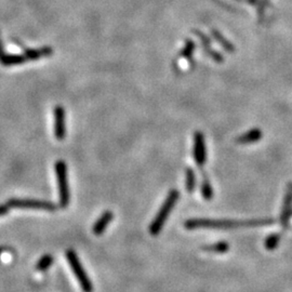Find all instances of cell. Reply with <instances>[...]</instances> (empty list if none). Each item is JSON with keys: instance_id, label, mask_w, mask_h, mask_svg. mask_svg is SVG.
Returning a JSON list of instances; mask_svg holds the SVG:
<instances>
[{"instance_id": "1", "label": "cell", "mask_w": 292, "mask_h": 292, "mask_svg": "<svg viewBox=\"0 0 292 292\" xmlns=\"http://www.w3.org/2000/svg\"><path fill=\"white\" fill-rule=\"evenodd\" d=\"M274 223L271 219H260V220L249 221H233V220H211V219H191L185 222L186 230H198V228H208V230H234L240 227H255L269 225Z\"/></svg>"}, {"instance_id": "2", "label": "cell", "mask_w": 292, "mask_h": 292, "mask_svg": "<svg viewBox=\"0 0 292 292\" xmlns=\"http://www.w3.org/2000/svg\"><path fill=\"white\" fill-rule=\"evenodd\" d=\"M179 198L180 192L178 189H171V191L169 192L167 198L164 199L163 206L160 207L158 213L156 214L154 221L150 223L149 225V233L152 234L153 236L158 235V234L163 231L164 223L167 221L169 214L171 213L175 203L179 201Z\"/></svg>"}, {"instance_id": "3", "label": "cell", "mask_w": 292, "mask_h": 292, "mask_svg": "<svg viewBox=\"0 0 292 292\" xmlns=\"http://www.w3.org/2000/svg\"><path fill=\"white\" fill-rule=\"evenodd\" d=\"M66 259L70 263V266L74 273L78 282L80 284L81 289L84 292H92L93 291V285H92L91 280L88 277L87 273L85 272L84 266L81 265L80 260L78 259L76 252L74 250H67L66 251Z\"/></svg>"}, {"instance_id": "4", "label": "cell", "mask_w": 292, "mask_h": 292, "mask_svg": "<svg viewBox=\"0 0 292 292\" xmlns=\"http://www.w3.org/2000/svg\"><path fill=\"white\" fill-rule=\"evenodd\" d=\"M55 170L58 183V194H60V206L62 208H66L70 203L71 195L70 187H68V179H67V165L63 160H58L55 164Z\"/></svg>"}, {"instance_id": "5", "label": "cell", "mask_w": 292, "mask_h": 292, "mask_svg": "<svg viewBox=\"0 0 292 292\" xmlns=\"http://www.w3.org/2000/svg\"><path fill=\"white\" fill-rule=\"evenodd\" d=\"M10 207L13 208H23V209H42L47 211H56V204L51 201H36V199H10L8 201Z\"/></svg>"}, {"instance_id": "6", "label": "cell", "mask_w": 292, "mask_h": 292, "mask_svg": "<svg viewBox=\"0 0 292 292\" xmlns=\"http://www.w3.org/2000/svg\"><path fill=\"white\" fill-rule=\"evenodd\" d=\"M193 157L198 167H202L207 163V147L204 135L201 131L194 133V146H193Z\"/></svg>"}, {"instance_id": "7", "label": "cell", "mask_w": 292, "mask_h": 292, "mask_svg": "<svg viewBox=\"0 0 292 292\" xmlns=\"http://www.w3.org/2000/svg\"><path fill=\"white\" fill-rule=\"evenodd\" d=\"M66 113L61 105H57L53 110V118H55V136L62 141L66 138Z\"/></svg>"}, {"instance_id": "8", "label": "cell", "mask_w": 292, "mask_h": 292, "mask_svg": "<svg viewBox=\"0 0 292 292\" xmlns=\"http://www.w3.org/2000/svg\"><path fill=\"white\" fill-rule=\"evenodd\" d=\"M26 61L28 60L24 55H10L4 51L1 39H0V64L3 66H14L24 64Z\"/></svg>"}, {"instance_id": "9", "label": "cell", "mask_w": 292, "mask_h": 292, "mask_svg": "<svg viewBox=\"0 0 292 292\" xmlns=\"http://www.w3.org/2000/svg\"><path fill=\"white\" fill-rule=\"evenodd\" d=\"M291 213H292V183H289L288 186H287L285 201H284V206H282V211L280 216V221L284 226H287V224H288Z\"/></svg>"}, {"instance_id": "10", "label": "cell", "mask_w": 292, "mask_h": 292, "mask_svg": "<svg viewBox=\"0 0 292 292\" xmlns=\"http://www.w3.org/2000/svg\"><path fill=\"white\" fill-rule=\"evenodd\" d=\"M113 219H114L113 212L110 210L105 211L99 219H97V221L94 223L92 231H93V233L97 236L102 235V234H103L104 231L106 230V227L109 226V224L113 221Z\"/></svg>"}, {"instance_id": "11", "label": "cell", "mask_w": 292, "mask_h": 292, "mask_svg": "<svg viewBox=\"0 0 292 292\" xmlns=\"http://www.w3.org/2000/svg\"><path fill=\"white\" fill-rule=\"evenodd\" d=\"M261 138H262V131L259 128H253L248 131V132L238 136L236 139V142L241 145H247V144L259 142Z\"/></svg>"}, {"instance_id": "12", "label": "cell", "mask_w": 292, "mask_h": 292, "mask_svg": "<svg viewBox=\"0 0 292 292\" xmlns=\"http://www.w3.org/2000/svg\"><path fill=\"white\" fill-rule=\"evenodd\" d=\"M53 50L51 47H42L40 49H25L24 55L27 57V60L35 61L38 58L41 57H47L52 55Z\"/></svg>"}, {"instance_id": "13", "label": "cell", "mask_w": 292, "mask_h": 292, "mask_svg": "<svg viewBox=\"0 0 292 292\" xmlns=\"http://www.w3.org/2000/svg\"><path fill=\"white\" fill-rule=\"evenodd\" d=\"M211 35H212L214 40H216L218 43H220L224 50L227 51V52H231V53L235 51V47H234L233 43L230 40H228V39H226L225 37H224L223 34L221 32H219L218 29L212 28L211 29Z\"/></svg>"}, {"instance_id": "14", "label": "cell", "mask_w": 292, "mask_h": 292, "mask_svg": "<svg viewBox=\"0 0 292 292\" xmlns=\"http://www.w3.org/2000/svg\"><path fill=\"white\" fill-rule=\"evenodd\" d=\"M201 192L202 198L206 199V201H211L214 196L213 187L210 183V180H209V178L207 177L206 172L202 173V182H201Z\"/></svg>"}, {"instance_id": "15", "label": "cell", "mask_w": 292, "mask_h": 292, "mask_svg": "<svg viewBox=\"0 0 292 292\" xmlns=\"http://www.w3.org/2000/svg\"><path fill=\"white\" fill-rule=\"evenodd\" d=\"M196 187V173L192 168L185 170V188L188 193H193Z\"/></svg>"}, {"instance_id": "16", "label": "cell", "mask_w": 292, "mask_h": 292, "mask_svg": "<svg viewBox=\"0 0 292 292\" xmlns=\"http://www.w3.org/2000/svg\"><path fill=\"white\" fill-rule=\"evenodd\" d=\"M195 48H196V46H195V42L192 40V39H186L183 49L181 50V52H180V56L185 58V60H191Z\"/></svg>"}, {"instance_id": "17", "label": "cell", "mask_w": 292, "mask_h": 292, "mask_svg": "<svg viewBox=\"0 0 292 292\" xmlns=\"http://www.w3.org/2000/svg\"><path fill=\"white\" fill-rule=\"evenodd\" d=\"M230 249V245L226 241H219L213 243V245H208L203 247L204 251L208 252H217V253H224Z\"/></svg>"}, {"instance_id": "18", "label": "cell", "mask_w": 292, "mask_h": 292, "mask_svg": "<svg viewBox=\"0 0 292 292\" xmlns=\"http://www.w3.org/2000/svg\"><path fill=\"white\" fill-rule=\"evenodd\" d=\"M52 263H53V256L51 255H45L37 262L36 270L40 272L46 271L52 265Z\"/></svg>"}, {"instance_id": "19", "label": "cell", "mask_w": 292, "mask_h": 292, "mask_svg": "<svg viewBox=\"0 0 292 292\" xmlns=\"http://www.w3.org/2000/svg\"><path fill=\"white\" fill-rule=\"evenodd\" d=\"M203 50H204V52L207 53V55L209 57H211L212 60L216 61L217 63H222L224 61V57H223V55H221V53L218 52L217 50H214V49L211 48V46L207 47V48H203Z\"/></svg>"}, {"instance_id": "20", "label": "cell", "mask_w": 292, "mask_h": 292, "mask_svg": "<svg viewBox=\"0 0 292 292\" xmlns=\"http://www.w3.org/2000/svg\"><path fill=\"white\" fill-rule=\"evenodd\" d=\"M278 240H279V236L277 235V234H274V235H270L266 238L265 247L269 250L274 249V248L277 246V243H278Z\"/></svg>"}, {"instance_id": "21", "label": "cell", "mask_w": 292, "mask_h": 292, "mask_svg": "<svg viewBox=\"0 0 292 292\" xmlns=\"http://www.w3.org/2000/svg\"><path fill=\"white\" fill-rule=\"evenodd\" d=\"M193 33L195 34V35H196L197 37H198V39L199 40L201 41V45H202V48H207V47H210V45H211V41H210V39H209V37H207L206 35H204V34H202L201 31H193Z\"/></svg>"}, {"instance_id": "22", "label": "cell", "mask_w": 292, "mask_h": 292, "mask_svg": "<svg viewBox=\"0 0 292 292\" xmlns=\"http://www.w3.org/2000/svg\"><path fill=\"white\" fill-rule=\"evenodd\" d=\"M9 209H10V206L8 203L0 204V217L3 216V214H7L9 212Z\"/></svg>"}, {"instance_id": "23", "label": "cell", "mask_w": 292, "mask_h": 292, "mask_svg": "<svg viewBox=\"0 0 292 292\" xmlns=\"http://www.w3.org/2000/svg\"><path fill=\"white\" fill-rule=\"evenodd\" d=\"M248 1H249V3L251 4H255L256 2V0H248Z\"/></svg>"}, {"instance_id": "24", "label": "cell", "mask_w": 292, "mask_h": 292, "mask_svg": "<svg viewBox=\"0 0 292 292\" xmlns=\"http://www.w3.org/2000/svg\"><path fill=\"white\" fill-rule=\"evenodd\" d=\"M2 251H3V248L0 247V256H1V253H2Z\"/></svg>"}]
</instances>
